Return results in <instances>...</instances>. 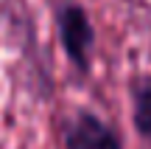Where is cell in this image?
Listing matches in <instances>:
<instances>
[{"label":"cell","mask_w":151,"mask_h":149,"mask_svg":"<svg viewBox=\"0 0 151 149\" xmlns=\"http://www.w3.org/2000/svg\"><path fill=\"white\" fill-rule=\"evenodd\" d=\"M53 23L67 62L76 68L78 76H90L92 51H95V25H92L87 9L76 0H62L53 9Z\"/></svg>","instance_id":"6da1fadb"},{"label":"cell","mask_w":151,"mask_h":149,"mask_svg":"<svg viewBox=\"0 0 151 149\" xmlns=\"http://www.w3.org/2000/svg\"><path fill=\"white\" fill-rule=\"evenodd\" d=\"M65 149H123L118 129L92 110H76L62 127Z\"/></svg>","instance_id":"7a4b0ae2"},{"label":"cell","mask_w":151,"mask_h":149,"mask_svg":"<svg viewBox=\"0 0 151 149\" xmlns=\"http://www.w3.org/2000/svg\"><path fill=\"white\" fill-rule=\"evenodd\" d=\"M132 99V124H134L137 138L151 149V79H134L129 84Z\"/></svg>","instance_id":"3957f363"}]
</instances>
